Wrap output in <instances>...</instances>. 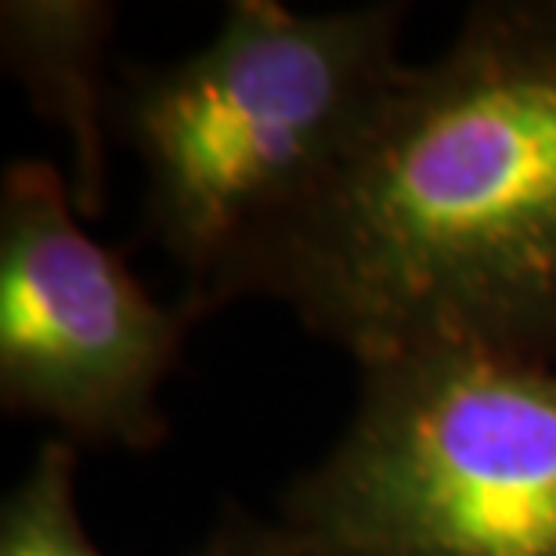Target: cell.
Instances as JSON below:
<instances>
[{"mask_svg": "<svg viewBox=\"0 0 556 556\" xmlns=\"http://www.w3.org/2000/svg\"><path fill=\"white\" fill-rule=\"evenodd\" d=\"M116 8L98 0H8L0 8V51L40 116L73 141V203L80 217L105 210V130L113 94L105 91V48Z\"/></svg>", "mask_w": 556, "mask_h": 556, "instance_id": "5", "label": "cell"}, {"mask_svg": "<svg viewBox=\"0 0 556 556\" xmlns=\"http://www.w3.org/2000/svg\"><path fill=\"white\" fill-rule=\"evenodd\" d=\"M405 4L231 0L203 48L130 65L113 130L144 170V228L195 321L257 296L275 250L358 149L405 73Z\"/></svg>", "mask_w": 556, "mask_h": 556, "instance_id": "2", "label": "cell"}, {"mask_svg": "<svg viewBox=\"0 0 556 556\" xmlns=\"http://www.w3.org/2000/svg\"><path fill=\"white\" fill-rule=\"evenodd\" d=\"M195 318L149 296L119 253L87 236L70 181L18 160L0 181V405L54 438L152 452L163 383Z\"/></svg>", "mask_w": 556, "mask_h": 556, "instance_id": "4", "label": "cell"}, {"mask_svg": "<svg viewBox=\"0 0 556 556\" xmlns=\"http://www.w3.org/2000/svg\"><path fill=\"white\" fill-rule=\"evenodd\" d=\"M275 525L293 556H556V365H365L351 422Z\"/></svg>", "mask_w": 556, "mask_h": 556, "instance_id": "3", "label": "cell"}, {"mask_svg": "<svg viewBox=\"0 0 556 556\" xmlns=\"http://www.w3.org/2000/svg\"><path fill=\"white\" fill-rule=\"evenodd\" d=\"M76 452L65 438L43 441L0 506V556H102L76 503ZM192 556H293V549L275 520L228 506Z\"/></svg>", "mask_w": 556, "mask_h": 556, "instance_id": "6", "label": "cell"}, {"mask_svg": "<svg viewBox=\"0 0 556 556\" xmlns=\"http://www.w3.org/2000/svg\"><path fill=\"white\" fill-rule=\"evenodd\" d=\"M257 296L365 365H556V0H484L405 65Z\"/></svg>", "mask_w": 556, "mask_h": 556, "instance_id": "1", "label": "cell"}]
</instances>
